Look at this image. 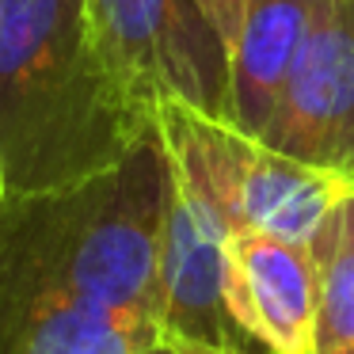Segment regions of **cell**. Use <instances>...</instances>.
Here are the masks:
<instances>
[{"instance_id": "obj_10", "label": "cell", "mask_w": 354, "mask_h": 354, "mask_svg": "<svg viewBox=\"0 0 354 354\" xmlns=\"http://www.w3.org/2000/svg\"><path fill=\"white\" fill-rule=\"evenodd\" d=\"M202 8H206V16L214 19V27L225 35V42L236 39L240 24H244V16L252 12L255 0H198Z\"/></svg>"}, {"instance_id": "obj_12", "label": "cell", "mask_w": 354, "mask_h": 354, "mask_svg": "<svg viewBox=\"0 0 354 354\" xmlns=\"http://www.w3.org/2000/svg\"><path fill=\"white\" fill-rule=\"evenodd\" d=\"M179 343H183V339H179ZM183 351L187 354H221V351H209V346H191V343H183Z\"/></svg>"}, {"instance_id": "obj_3", "label": "cell", "mask_w": 354, "mask_h": 354, "mask_svg": "<svg viewBox=\"0 0 354 354\" xmlns=\"http://www.w3.org/2000/svg\"><path fill=\"white\" fill-rule=\"evenodd\" d=\"M156 130L168 164L221 206L232 229L313 244L320 225L354 194V179L282 156L236 126L183 103H156Z\"/></svg>"}, {"instance_id": "obj_6", "label": "cell", "mask_w": 354, "mask_h": 354, "mask_svg": "<svg viewBox=\"0 0 354 354\" xmlns=\"http://www.w3.org/2000/svg\"><path fill=\"white\" fill-rule=\"evenodd\" d=\"M255 141L354 179V0H328Z\"/></svg>"}, {"instance_id": "obj_2", "label": "cell", "mask_w": 354, "mask_h": 354, "mask_svg": "<svg viewBox=\"0 0 354 354\" xmlns=\"http://www.w3.org/2000/svg\"><path fill=\"white\" fill-rule=\"evenodd\" d=\"M156 133V107L115 69L88 0H0V198L107 176Z\"/></svg>"}, {"instance_id": "obj_1", "label": "cell", "mask_w": 354, "mask_h": 354, "mask_svg": "<svg viewBox=\"0 0 354 354\" xmlns=\"http://www.w3.org/2000/svg\"><path fill=\"white\" fill-rule=\"evenodd\" d=\"M164 198L160 130L73 191L0 198V354H141L156 343Z\"/></svg>"}, {"instance_id": "obj_8", "label": "cell", "mask_w": 354, "mask_h": 354, "mask_svg": "<svg viewBox=\"0 0 354 354\" xmlns=\"http://www.w3.org/2000/svg\"><path fill=\"white\" fill-rule=\"evenodd\" d=\"M328 0H255L229 42V126L248 138L267 130L286 80Z\"/></svg>"}, {"instance_id": "obj_9", "label": "cell", "mask_w": 354, "mask_h": 354, "mask_svg": "<svg viewBox=\"0 0 354 354\" xmlns=\"http://www.w3.org/2000/svg\"><path fill=\"white\" fill-rule=\"evenodd\" d=\"M316 259V339L313 354H354V194L313 236Z\"/></svg>"}, {"instance_id": "obj_7", "label": "cell", "mask_w": 354, "mask_h": 354, "mask_svg": "<svg viewBox=\"0 0 354 354\" xmlns=\"http://www.w3.org/2000/svg\"><path fill=\"white\" fill-rule=\"evenodd\" d=\"M229 313L267 354H313L316 259L308 244L236 229L229 236Z\"/></svg>"}, {"instance_id": "obj_4", "label": "cell", "mask_w": 354, "mask_h": 354, "mask_svg": "<svg viewBox=\"0 0 354 354\" xmlns=\"http://www.w3.org/2000/svg\"><path fill=\"white\" fill-rule=\"evenodd\" d=\"M95 39L149 103L229 122V42L198 0H88Z\"/></svg>"}, {"instance_id": "obj_5", "label": "cell", "mask_w": 354, "mask_h": 354, "mask_svg": "<svg viewBox=\"0 0 354 354\" xmlns=\"http://www.w3.org/2000/svg\"><path fill=\"white\" fill-rule=\"evenodd\" d=\"M232 221L214 198L168 164V198L160 225V301L164 331L221 354H267L236 328L229 313V236Z\"/></svg>"}, {"instance_id": "obj_11", "label": "cell", "mask_w": 354, "mask_h": 354, "mask_svg": "<svg viewBox=\"0 0 354 354\" xmlns=\"http://www.w3.org/2000/svg\"><path fill=\"white\" fill-rule=\"evenodd\" d=\"M141 354H187V351H183V343H179L176 335H168V331H164V335L156 339V343H149Z\"/></svg>"}]
</instances>
